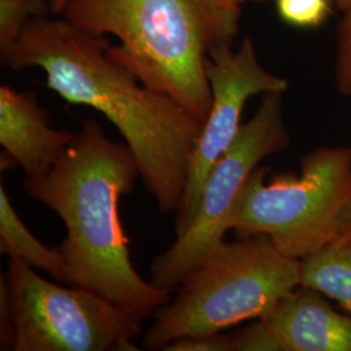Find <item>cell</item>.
Listing matches in <instances>:
<instances>
[{"label": "cell", "mask_w": 351, "mask_h": 351, "mask_svg": "<svg viewBox=\"0 0 351 351\" xmlns=\"http://www.w3.org/2000/svg\"><path fill=\"white\" fill-rule=\"evenodd\" d=\"M108 49L104 36L46 16L32 20L0 60L14 71L40 68L47 88L64 101L104 114L134 154L160 213H177L203 123L143 85Z\"/></svg>", "instance_id": "1"}, {"label": "cell", "mask_w": 351, "mask_h": 351, "mask_svg": "<svg viewBox=\"0 0 351 351\" xmlns=\"http://www.w3.org/2000/svg\"><path fill=\"white\" fill-rule=\"evenodd\" d=\"M138 176L125 142L107 138L97 121L86 120L50 172L25 178L24 190L62 219L66 236L58 250L75 287L143 322L171 301V291L146 281L130 258L119 203Z\"/></svg>", "instance_id": "2"}, {"label": "cell", "mask_w": 351, "mask_h": 351, "mask_svg": "<svg viewBox=\"0 0 351 351\" xmlns=\"http://www.w3.org/2000/svg\"><path fill=\"white\" fill-rule=\"evenodd\" d=\"M62 14L86 32L114 36V60L206 121L213 104L206 60L216 40L202 0H69Z\"/></svg>", "instance_id": "3"}, {"label": "cell", "mask_w": 351, "mask_h": 351, "mask_svg": "<svg viewBox=\"0 0 351 351\" xmlns=\"http://www.w3.org/2000/svg\"><path fill=\"white\" fill-rule=\"evenodd\" d=\"M300 285V261L267 236L223 242L197 265L155 314L142 348L164 350L182 337L213 335L261 319Z\"/></svg>", "instance_id": "4"}, {"label": "cell", "mask_w": 351, "mask_h": 351, "mask_svg": "<svg viewBox=\"0 0 351 351\" xmlns=\"http://www.w3.org/2000/svg\"><path fill=\"white\" fill-rule=\"evenodd\" d=\"M258 167L229 220L237 239L267 236L278 250L301 261L339 234L351 197L350 147H317L301 160V175L272 177Z\"/></svg>", "instance_id": "5"}, {"label": "cell", "mask_w": 351, "mask_h": 351, "mask_svg": "<svg viewBox=\"0 0 351 351\" xmlns=\"http://www.w3.org/2000/svg\"><path fill=\"white\" fill-rule=\"evenodd\" d=\"M282 94H263L250 120L219 158L202 188L195 215L185 233L150 264L151 284L173 291L185 277L224 242L229 220L249 177L264 158L287 149Z\"/></svg>", "instance_id": "6"}, {"label": "cell", "mask_w": 351, "mask_h": 351, "mask_svg": "<svg viewBox=\"0 0 351 351\" xmlns=\"http://www.w3.org/2000/svg\"><path fill=\"white\" fill-rule=\"evenodd\" d=\"M13 351H136L142 320L101 295L62 287L10 259Z\"/></svg>", "instance_id": "7"}, {"label": "cell", "mask_w": 351, "mask_h": 351, "mask_svg": "<svg viewBox=\"0 0 351 351\" xmlns=\"http://www.w3.org/2000/svg\"><path fill=\"white\" fill-rule=\"evenodd\" d=\"M206 73L213 104L193 156L184 201L176 213V237L188 229L206 177L239 134L246 101L258 94H282L289 86L285 78L264 69L249 38L242 40L237 51H233L232 43L213 46L206 60Z\"/></svg>", "instance_id": "8"}, {"label": "cell", "mask_w": 351, "mask_h": 351, "mask_svg": "<svg viewBox=\"0 0 351 351\" xmlns=\"http://www.w3.org/2000/svg\"><path fill=\"white\" fill-rule=\"evenodd\" d=\"M75 133L56 130L33 93L0 86L1 171L20 165L25 178L47 175L64 155Z\"/></svg>", "instance_id": "9"}, {"label": "cell", "mask_w": 351, "mask_h": 351, "mask_svg": "<svg viewBox=\"0 0 351 351\" xmlns=\"http://www.w3.org/2000/svg\"><path fill=\"white\" fill-rule=\"evenodd\" d=\"M280 351H351V315L298 285L261 317Z\"/></svg>", "instance_id": "10"}, {"label": "cell", "mask_w": 351, "mask_h": 351, "mask_svg": "<svg viewBox=\"0 0 351 351\" xmlns=\"http://www.w3.org/2000/svg\"><path fill=\"white\" fill-rule=\"evenodd\" d=\"M0 252L10 259L50 274L56 282L75 287L73 277L58 249L43 245L13 208L5 189L0 186Z\"/></svg>", "instance_id": "11"}, {"label": "cell", "mask_w": 351, "mask_h": 351, "mask_svg": "<svg viewBox=\"0 0 351 351\" xmlns=\"http://www.w3.org/2000/svg\"><path fill=\"white\" fill-rule=\"evenodd\" d=\"M300 285L337 302L351 315V236L341 234L301 259Z\"/></svg>", "instance_id": "12"}, {"label": "cell", "mask_w": 351, "mask_h": 351, "mask_svg": "<svg viewBox=\"0 0 351 351\" xmlns=\"http://www.w3.org/2000/svg\"><path fill=\"white\" fill-rule=\"evenodd\" d=\"M50 12V0H0V56L12 49L32 20Z\"/></svg>", "instance_id": "13"}, {"label": "cell", "mask_w": 351, "mask_h": 351, "mask_svg": "<svg viewBox=\"0 0 351 351\" xmlns=\"http://www.w3.org/2000/svg\"><path fill=\"white\" fill-rule=\"evenodd\" d=\"M278 16L297 27L319 26L330 13L329 0H277Z\"/></svg>", "instance_id": "14"}, {"label": "cell", "mask_w": 351, "mask_h": 351, "mask_svg": "<svg viewBox=\"0 0 351 351\" xmlns=\"http://www.w3.org/2000/svg\"><path fill=\"white\" fill-rule=\"evenodd\" d=\"M245 1L249 0H202L213 23L215 45L232 43L239 30L241 5Z\"/></svg>", "instance_id": "15"}, {"label": "cell", "mask_w": 351, "mask_h": 351, "mask_svg": "<svg viewBox=\"0 0 351 351\" xmlns=\"http://www.w3.org/2000/svg\"><path fill=\"white\" fill-rule=\"evenodd\" d=\"M230 336L233 351H280L276 341L261 319Z\"/></svg>", "instance_id": "16"}, {"label": "cell", "mask_w": 351, "mask_h": 351, "mask_svg": "<svg viewBox=\"0 0 351 351\" xmlns=\"http://www.w3.org/2000/svg\"><path fill=\"white\" fill-rule=\"evenodd\" d=\"M336 81L342 95L351 97V7L346 11L339 34Z\"/></svg>", "instance_id": "17"}, {"label": "cell", "mask_w": 351, "mask_h": 351, "mask_svg": "<svg viewBox=\"0 0 351 351\" xmlns=\"http://www.w3.org/2000/svg\"><path fill=\"white\" fill-rule=\"evenodd\" d=\"M163 351H233V345L232 336L219 332L175 339Z\"/></svg>", "instance_id": "18"}, {"label": "cell", "mask_w": 351, "mask_h": 351, "mask_svg": "<svg viewBox=\"0 0 351 351\" xmlns=\"http://www.w3.org/2000/svg\"><path fill=\"white\" fill-rule=\"evenodd\" d=\"M14 326L7 276H0V350H13Z\"/></svg>", "instance_id": "19"}, {"label": "cell", "mask_w": 351, "mask_h": 351, "mask_svg": "<svg viewBox=\"0 0 351 351\" xmlns=\"http://www.w3.org/2000/svg\"><path fill=\"white\" fill-rule=\"evenodd\" d=\"M339 234H345V236H351V197L342 216H341V221H339Z\"/></svg>", "instance_id": "20"}, {"label": "cell", "mask_w": 351, "mask_h": 351, "mask_svg": "<svg viewBox=\"0 0 351 351\" xmlns=\"http://www.w3.org/2000/svg\"><path fill=\"white\" fill-rule=\"evenodd\" d=\"M51 8L53 13H63L69 0H50Z\"/></svg>", "instance_id": "21"}, {"label": "cell", "mask_w": 351, "mask_h": 351, "mask_svg": "<svg viewBox=\"0 0 351 351\" xmlns=\"http://www.w3.org/2000/svg\"><path fill=\"white\" fill-rule=\"evenodd\" d=\"M336 3L343 12H346L351 7V0H336Z\"/></svg>", "instance_id": "22"}]
</instances>
